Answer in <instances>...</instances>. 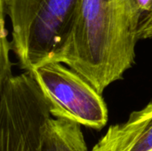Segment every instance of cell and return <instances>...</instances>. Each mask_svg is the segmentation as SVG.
Segmentation results:
<instances>
[{
    "label": "cell",
    "mask_w": 152,
    "mask_h": 151,
    "mask_svg": "<svg viewBox=\"0 0 152 151\" xmlns=\"http://www.w3.org/2000/svg\"><path fill=\"white\" fill-rule=\"evenodd\" d=\"M141 20L132 0H80L53 61L74 69L102 94L134 65Z\"/></svg>",
    "instance_id": "1"
},
{
    "label": "cell",
    "mask_w": 152,
    "mask_h": 151,
    "mask_svg": "<svg viewBox=\"0 0 152 151\" xmlns=\"http://www.w3.org/2000/svg\"><path fill=\"white\" fill-rule=\"evenodd\" d=\"M133 4L136 12L142 16V18L152 12V0H132Z\"/></svg>",
    "instance_id": "9"
},
{
    "label": "cell",
    "mask_w": 152,
    "mask_h": 151,
    "mask_svg": "<svg viewBox=\"0 0 152 151\" xmlns=\"http://www.w3.org/2000/svg\"><path fill=\"white\" fill-rule=\"evenodd\" d=\"M53 117L50 103L31 72L0 84V151H43Z\"/></svg>",
    "instance_id": "3"
},
{
    "label": "cell",
    "mask_w": 152,
    "mask_h": 151,
    "mask_svg": "<svg viewBox=\"0 0 152 151\" xmlns=\"http://www.w3.org/2000/svg\"><path fill=\"white\" fill-rule=\"evenodd\" d=\"M31 73L50 103L53 117L96 130L107 125L109 113L102 94L74 69L62 62L49 61Z\"/></svg>",
    "instance_id": "4"
},
{
    "label": "cell",
    "mask_w": 152,
    "mask_h": 151,
    "mask_svg": "<svg viewBox=\"0 0 152 151\" xmlns=\"http://www.w3.org/2000/svg\"><path fill=\"white\" fill-rule=\"evenodd\" d=\"M91 151H152V101L126 122L110 126Z\"/></svg>",
    "instance_id": "5"
},
{
    "label": "cell",
    "mask_w": 152,
    "mask_h": 151,
    "mask_svg": "<svg viewBox=\"0 0 152 151\" xmlns=\"http://www.w3.org/2000/svg\"><path fill=\"white\" fill-rule=\"evenodd\" d=\"M81 125L52 117L45 126L43 151H88Z\"/></svg>",
    "instance_id": "6"
},
{
    "label": "cell",
    "mask_w": 152,
    "mask_h": 151,
    "mask_svg": "<svg viewBox=\"0 0 152 151\" xmlns=\"http://www.w3.org/2000/svg\"><path fill=\"white\" fill-rule=\"evenodd\" d=\"M137 36L138 39H152V12L142 18Z\"/></svg>",
    "instance_id": "8"
},
{
    "label": "cell",
    "mask_w": 152,
    "mask_h": 151,
    "mask_svg": "<svg viewBox=\"0 0 152 151\" xmlns=\"http://www.w3.org/2000/svg\"><path fill=\"white\" fill-rule=\"evenodd\" d=\"M0 23H1V41H0V84L7 80L12 75L10 61V51L12 50V42L7 39V29L5 28V18L7 16L6 0H0Z\"/></svg>",
    "instance_id": "7"
},
{
    "label": "cell",
    "mask_w": 152,
    "mask_h": 151,
    "mask_svg": "<svg viewBox=\"0 0 152 151\" xmlns=\"http://www.w3.org/2000/svg\"><path fill=\"white\" fill-rule=\"evenodd\" d=\"M80 0H6L12 50L31 72L53 61L72 28Z\"/></svg>",
    "instance_id": "2"
}]
</instances>
